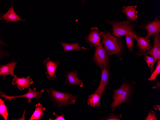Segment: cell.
<instances>
[{
  "instance_id": "30bf717a",
  "label": "cell",
  "mask_w": 160,
  "mask_h": 120,
  "mask_svg": "<svg viewBox=\"0 0 160 120\" xmlns=\"http://www.w3.org/2000/svg\"><path fill=\"white\" fill-rule=\"evenodd\" d=\"M59 63L60 62L57 60L55 62L52 61L49 57L44 60V65L46 69L45 74L49 80H54L56 77V70Z\"/></svg>"
},
{
  "instance_id": "9c48e42d",
  "label": "cell",
  "mask_w": 160,
  "mask_h": 120,
  "mask_svg": "<svg viewBox=\"0 0 160 120\" xmlns=\"http://www.w3.org/2000/svg\"><path fill=\"white\" fill-rule=\"evenodd\" d=\"M28 91L24 95L17 96H10L7 95L4 92L0 91V96L4 98L6 100H8L9 102H10L12 99L18 97H25L28 98V102L30 103L32 99L35 98L37 100L40 98L41 97L42 94L44 91V90L42 89L39 91H37L35 87L33 89H31L29 87Z\"/></svg>"
},
{
  "instance_id": "4dcf8cb0",
  "label": "cell",
  "mask_w": 160,
  "mask_h": 120,
  "mask_svg": "<svg viewBox=\"0 0 160 120\" xmlns=\"http://www.w3.org/2000/svg\"><path fill=\"white\" fill-rule=\"evenodd\" d=\"M8 45V44L7 43H5L4 42L0 39V46H7Z\"/></svg>"
},
{
  "instance_id": "ffe728a7",
  "label": "cell",
  "mask_w": 160,
  "mask_h": 120,
  "mask_svg": "<svg viewBox=\"0 0 160 120\" xmlns=\"http://www.w3.org/2000/svg\"><path fill=\"white\" fill-rule=\"evenodd\" d=\"M35 109L30 118L28 120H40L44 114V112L46 110L45 107H43L40 103L35 105Z\"/></svg>"
},
{
  "instance_id": "7402d4cb",
  "label": "cell",
  "mask_w": 160,
  "mask_h": 120,
  "mask_svg": "<svg viewBox=\"0 0 160 120\" xmlns=\"http://www.w3.org/2000/svg\"><path fill=\"white\" fill-rule=\"evenodd\" d=\"M5 99L2 100L0 98V115L2 116L5 120H7L8 113V106L5 104Z\"/></svg>"
},
{
  "instance_id": "4316f807",
  "label": "cell",
  "mask_w": 160,
  "mask_h": 120,
  "mask_svg": "<svg viewBox=\"0 0 160 120\" xmlns=\"http://www.w3.org/2000/svg\"><path fill=\"white\" fill-rule=\"evenodd\" d=\"M156 111H154L152 109L150 110L148 113V116L144 117V120H157V118L155 116Z\"/></svg>"
},
{
  "instance_id": "7c38bea8",
  "label": "cell",
  "mask_w": 160,
  "mask_h": 120,
  "mask_svg": "<svg viewBox=\"0 0 160 120\" xmlns=\"http://www.w3.org/2000/svg\"><path fill=\"white\" fill-rule=\"evenodd\" d=\"M85 40L88 44L94 47L99 45L100 43L101 37L98 28L97 27L91 28Z\"/></svg>"
},
{
  "instance_id": "4fadbf2b",
  "label": "cell",
  "mask_w": 160,
  "mask_h": 120,
  "mask_svg": "<svg viewBox=\"0 0 160 120\" xmlns=\"http://www.w3.org/2000/svg\"><path fill=\"white\" fill-rule=\"evenodd\" d=\"M127 79L126 77H123L122 79L121 84L120 87L118 89L114 91L112 97L113 101L110 105L111 108V113H112L114 114L116 108L118 106V104L122 92L125 88Z\"/></svg>"
},
{
  "instance_id": "44dd1931",
  "label": "cell",
  "mask_w": 160,
  "mask_h": 120,
  "mask_svg": "<svg viewBox=\"0 0 160 120\" xmlns=\"http://www.w3.org/2000/svg\"><path fill=\"white\" fill-rule=\"evenodd\" d=\"M101 97L97 93L94 92L89 96L87 101L88 105L94 108L96 106H99Z\"/></svg>"
},
{
  "instance_id": "8992f818",
  "label": "cell",
  "mask_w": 160,
  "mask_h": 120,
  "mask_svg": "<svg viewBox=\"0 0 160 120\" xmlns=\"http://www.w3.org/2000/svg\"><path fill=\"white\" fill-rule=\"evenodd\" d=\"M136 82L127 79L125 88L122 92L118 106L124 103L129 104L132 101L135 91Z\"/></svg>"
},
{
  "instance_id": "d6986e66",
  "label": "cell",
  "mask_w": 160,
  "mask_h": 120,
  "mask_svg": "<svg viewBox=\"0 0 160 120\" xmlns=\"http://www.w3.org/2000/svg\"><path fill=\"white\" fill-rule=\"evenodd\" d=\"M80 42L79 41L74 43L69 44L61 41L59 43L63 46V48L64 51L63 53L66 52L68 53L69 51L72 50L79 51L80 50H86L90 49L89 48H86L84 46H80L79 44Z\"/></svg>"
},
{
  "instance_id": "ac0fdd59",
  "label": "cell",
  "mask_w": 160,
  "mask_h": 120,
  "mask_svg": "<svg viewBox=\"0 0 160 120\" xmlns=\"http://www.w3.org/2000/svg\"><path fill=\"white\" fill-rule=\"evenodd\" d=\"M136 47L138 51H145L151 49L152 46L150 43V40L146 37H143L138 35L137 37Z\"/></svg>"
},
{
  "instance_id": "52a82bcc",
  "label": "cell",
  "mask_w": 160,
  "mask_h": 120,
  "mask_svg": "<svg viewBox=\"0 0 160 120\" xmlns=\"http://www.w3.org/2000/svg\"><path fill=\"white\" fill-rule=\"evenodd\" d=\"M110 70L105 68L101 71V79L99 85L94 92L97 93L101 97L106 90H111L109 87V82L110 80H113L111 77Z\"/></svg>"
},
{
  "instance_id": "3957f363",
  "label": "cell",
  "mask_w": 160,
  "mask_h": 120,
  "mask_svg": "<svg viewBox=\"0 0 160 120\" xmlns=\"http://www.w3.org/2000/svg\"><path fill=\"white\" fill-rule=\"evenodd\" d=\"M46 91L51 101L58 108L74 104L76 99L78 98L77 96L73 95L70 93L60 92L51 87L46 90Z\"/></svg>"
},
{
  "instance_id": "83f0119b",
  "label": "cell",
  "mask_w": 160,
  "mask_h": 120,
  "mask_svg": "<svg viewBox=\"0 0 160 120\" xmlns=\"http://www.w3.org/2000/svg\"><path fill=\"white\" fill-rule=\"evenodd\" d=\"M53 115L56 117V118L54 119L50 118L49 119V120H66L64 118L63 114H62L60 115H59L57 114L55 112H54L53 113Z\"/></svg>"
},
{
  "instance_id": "277c9868",
  "label": "cell",
  "mask_w": 160,
  "mask_h": 120,
  "mask_svg": "<svg viewBox=\"0 0 160 120\" xmlns=\"http://www.w3.org/2000/svg\"><path fill=\"white\" fill-rule=\"evenodd\" d=\"M94 52L91 62L96 64L102 71L104 68L110 70V57L100 43L94 47Z\"/></svg>"
},
{
  "instance_id": "ba28073f",
  "label": "cell",
  "mask_w": 160,
  "mask_h": 120,
  "mask_svg": "<svg viewBox=\"0 0 160 120\" xmlns=\"http://www.w3.org/2000/svg\"><path fill=\"white\" fill-rule=\"evenodd\" d=\"M138 26L142 30L147 31L148 34L146 37L149 39L153 35L160 33V17H157L153 21L142 23Z\"/></svg>"
},
{
  "instance_id": "7a4b0ae2",
  "label": "cell",
  "mask_w": 160,
  "mask_h": 120,
  "mask_svg": "<svg viewBox=\"0 0 160 120\" xmlns=\"http://www.w3.org/2000/svg\"><path fill=\"white\" fill-rule=\"evenodd\" d=\"M106 22L112 27V34L116 37L130 35L134 39L137 40V37L138 35L135 28L138 26L137 24L133 23L128 20L123 21H117L114 20L112 21L106 19Z\"/></svg>"
},
{
  "instance_id": "6da1fadb",
  "label": "cell",
  "mask_w": 160,
  "mask_h": 120,
  "mask_svg": "<svg viewBox=\"0 0 160 120\" xmlns=\"http://www.w3.org/2000/svg\"><path fill=\"white\" fill-rule=\"evenodd\" d=\"M112 30H104L100 32L101 43L108 55L110 56L115 55L121 61L123 56L127 52L126 45L120 37H116L111 33Z\"/></svg>"
},
{
  "instance_id": "f1b7e54d",
  "label": "cell",
  "mask_w": 160,
  "mask_h": 120,
  "mask_svg": "<svg viewBox=\"0 0 160 120\" xmlns=\"http://www.w3.org/2000/svg\"><path fill=\"white\" fill-rule=\"evenodd\" d=\"M157 83L156 84V86H154L152 87V88L154 89H155L157 88H159L160 86V83L158 81H156Z\"/></svg>"
},
{
  "instance_id": "f546056e",
  "label": "cell",
  "mask_w": 160,
  "mask_h": 120,
  "mask_svg": "<svg viewBox=\"0 0 160 120\" xmlns=\"http://www.w3.org/2000/svg\"><path fill=\"white\" fill-rule=\"evenodd\" d=\"M153 107L155 110H158L159 112L160 111V106L157 105H154L153 106Z\"/></svg>"
},
{
  "instance_id": "5bb4252c",
  "label": "cell",
  "mask_w": 160,
  "mask_h": 120,
  "mask_svg": "<svg viewBox=\"0 0 160 120\" xmlns=\"http://www.w3.org/2000/svg\"><path fill=\"white\" fill-rule=\"evenodd\" d=\"M14 3L12 2L11 5L9 7L8 11L5 13H3L2 16L0 17V20H6V24L10 22H16L18 21L23 22H26L25 19L20 17L18 15H17L13 9Z\"/></svg>"
},
{
  "instance_id": "d4e9b609",
  "label": "cell",
  "mask_w": 160,
  "mask_h": 120,
  "mask_svg": "<svg viewBox=\"0 0 160 120\" xmlns=\"http://www.w3.org/2000/svg\"><path fill=\"white\" fill-rule=\"evenodd\" d=\"M126 46L128 51L130 53L134 52L133 40V37L131 36L126 35L125 36Z\"/></svg>"
},
{
  "instance_id": "2e32d148",
  "label": "cell",
  "mask_w": 160,
  "mask_h": 120,
  "mask_svg": "<svg viewBox=\"0 0 160 120\" xmlns=\"http://www.w3.org/2000/svg\"><path fill=\"white\" fill-rule=\"evenodd\" d=\"M137 6H124L122 7V12L124 14L127 20L133 23L134 22H138L137 20L138 11L136 10Z\"/></svg>"
},
{
  "instance_id": "e0dca14e",
  "label": "cell",
  "mask_w": 160,
  "mask_h": 120,
  "mask_svg": "<svg viewBox=\"0 0 160 120\" xmlns=\"http://www.w3.org/2000/svg\"><path fill=\"white\" fill-rule=\"evenodd\" d=\"M17 62L14 60H13L10 63L3 65H0V75L3 76V79H4L6 76L9 75H11L12 76H14L15 75L13 73V71L15 69V67L17 64Z\"/></svg>"
},
{
  "instance_id": "484cf974",
  "label": "cell",
  "mask_w": 160,
  "mask_h": 120,
  "mask_svg": "<svg viewBox=\"0 0 160 120\" xmlns=\"http://www.w3.org/2000/svg\"><path fill=\"white\" fill-rule=\"evenodd\" d=\"M122 118L121 114H120L118 115H115L114 114L111 113L107 117L101 118L99 120H120V119Z\"/></svg>"
},
{
  "instance_id": "603a6c76",
  "label": "cell",
  "mask_w": 160,
  "mask_h": 120,
  "mask_svg": "<svg viewBox=\"0 0 160 120\" xmlns=\"http://www.w3.org/2000/svg\"><path fill=\"white\" fill-rule=\"evenodd\" d=\"M144 58L148 68L150 69V73L152 74L153 72L154 64L155 63L157 62V61L155 60L153 56H149L148 55H144Z\"/></svg>"
},
{
  "instance_id": "8fae6325",
  "label": "cell",
  "mask_w": 160,
  "mask_h": 120,
  "mask_svg": "<svg viewBox=\"0 0 160 120\" xmlns=\"http://www.w3.org/2000/svg\"><path fill=\"white\" fill-rule=\"evenodd\" d=\"M78 74L77 71L75 69L73 70L70 72L68 70L66 71L64 76L66 79L63 84V86H64L67 85L70 87L72 85H75L81 87H83V81L78 78Z\"/></svg>"
},
{
  "instance_id": "cb8c5ba5",
  "label": "cell",
  "mask_w": 160,
  "mask_h": 120,
  "mask_svg": "<svg viewBox=\"0 0 160 120\" xmlns=\"http://www.w3.org/2000/svg\"><path fill=\"white\" fill-rule=\"evenodd\" d=\"M160 74V59L158 60L156 67L148 80L150 81H156V77L158 74Z\"/></svg>"
},
{
  "instance_id": "5b68a950",
  "label": "cell",
  "mask_w": 160,
  "mask_h": 120,
  "mask_svg": "<svg viewBox=\"0 0 160 120\" xmlns=\"http://www.w3.org/2000/svg\"><path fill=\"white\" fill-rule=\"evenodd\" d=\"M153 46L149 50L145 51H138L133 53L138 58L147 55H150L153 56L156 60L160 59V33L152 35Z\"/></svg>"
},
{
  "instance_id": "9a60e30c",
  "label": "cell",
  "mask_w": 160,
  "mask_h": 120,
  "mask_svg": "<svg viewBox=\"0 0 160 120\" xmlns=\"http://www.w3.org/2000/svg\"><path fill=\"white\" fill-rule=\"evenodd\" d=\"M33 82V81L29 76L27 77H23L22 78H19L15 75L11 84L16 85L18 89L22 91L29 87L30 85Z\"/></svg>"
}]
</instances>
